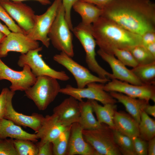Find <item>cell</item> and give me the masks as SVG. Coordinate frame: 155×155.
<instances>
[{
	"mask_svg": "<svg viewBox=\"0 0 155 155\" xmlns=\"http://www.w3.org/2000/svg\"><path fill=\"white\" fill-rule=\"evenodd\" d=\"M53 59L72 74L78 88L85 87L88 84L91 82L104 84L110 81L109 79H103L94 75L88 69L78 63L71 57L63 52H61L59 54L55 55Z\"/></svg>",
	"mask_w": 155,
	"mask_h": 155,
	"instance_id": "obj_10",
	"label": "cell"
},
{
	"mask_svg": "<svg viewBox=\"0 0 155 155\" xmlns=\"http://www.w3.org/2000/svg\"><path fill=\"white\" fill-rule=\"evenodd\" d=\"M61 88L57 79L43 75L37 77L34 84L25 92L40 111H44L55 100Z\"/></svg>",
	"mask_w": 155,
	"mask_h": 155,
	"instance_id": "obj_3",
	"label": "cell"
},
{
	"mask_svg": "<svg viewBox=\"0 0 155 155\" xmlns=\"http://www.w3.org/2000/svg\"><path fill=\"white\" fill-rule=\"evenodd\" d=\"M104 84L93 82L88 84L86 88H79L67 85L61 88L60 93L72 96L79 101L83 98L99 101L103 105L115 104L117 100L104 89Z\"/></svg>",
	"mask_w": 155,
	"mask_h": 155,
	"instance_id": "obj_8",
	"label": "cell"
},
{
	"mask_svg": "<svg viewBox=\"0 0 155 155\" xmlns=\"http://www.w3.org/2000/svg\"><path fill=\"white\" fill-rule=\"evenodd\" d=\"M36 144L38 148V155H53L52 142H47L42 144L37 142Z\"/></svg>",
	"mask_w": 155,
	"mask_h": 155,
	"instance_id": "obj_37",
	"label": "cell"
},
{
	"mask_svg": "<svg viewBox=\"0 0 155 155\" xmlns=\"http://www.w3.org/2000/svg\"><path fill=\"white\" fill-rule=\"evenodd\" d=\"M91 102L93 112L98 121L100 124H106L113 129H115L113 117L117 110V105L108 104L102 106L96 100H91Z\"/></svg>",
	"mask_w": 155,
	"mask_h": 155,
	"instance_id": "obj_25",
	"label": "cell"
},
{
	"mask_svg": "<svg viewBox=\"0 0 155 155\" xmlns=\"http://www.w3.org/2000/svg\"><path fill=\"white\" fill-rule=\"evenodd\" d=\"M78 0H62V4L65 11V18L71 31L73 27L71 19V10L74 4Z\"/></svg>",
	"mask_w": 155,
	"mask_h": 155,
	"instance_id": "obj_36",
	"label": "cell"
},
{
	"mask_svg": "<svg viewBox=\"0 0 155 155\" xmlns=\"http://www.w3.org/2000/svg\"><path fill=\"white\" fill-rule=\"evenodd\" d=\"M14 145L18 155H38L36 144L27 139H13Z\"/></svg>",
	"mask_w": 155,
	"mask_h": 155,
	"instance_id": "obj_30",
	"label": "cell"
},
{
	"mask_svg": "<svg viewBox=\"0 0 155 155\" xmlns=\"http://www.w3.org/2000/svg\"><path fill=\"white\" fill-rule=\"evenodd\" d=\"M8 0L10 1H16V2H22L24 1H26V0ZM36 1L38 2L41 4L46 5H49L51 4V2L50 0H32Z\"/></svg>",
	"mask_w": 155,
	"mask_h": 155,
	"instance_id": "obj_44",
	"label": "cell"
},
{
	"mask_svg": "<svg viewBox=\"0 0 155 155\" xmlns=\"http://www.w3.org/2000/svg\"><path fill=\"white\" fill-rule=\"evenodd\" d=\"M136 155H148V141L139 136L131 138Z\"/></svg>",
	"mask_w": 155,
	"mask_h": 155,
	"instance_id": "obj_35",
	"label": "cell"
},
{
	"mask_svg": "<svg viewBox=\"0 0 155 155\" xmlns=\"http://www.w3.org/2000/svg\"><path fill=\"white\" fill-rule=\"evenodd\" d=\"M71 31L65 18L64 9L62 3L48 36L55 48L72 57L74 53Z\"/></svg>",
	"mask_w": 155,
	"mask_h": 155,
	"instance_id": "obj_5",
	"label": "cell"
},
{
	"mask_svg": "<svg viewBox=\"0 0 155 155\" xmlns=\"http://www.w3.org/2000/svg\"><path fill=\"white\" fill-rule=\"evenodd\" d=\"M138 65H144L155 61V57L142 45L135 46L129 50Z\"/></svg>",
	"mask_w": 155,
	"mask_h": 155,
	"instance_id": "obj_31",
	"label": "cell"
},
{
	"mask_svg": "<svg viewBox=\"0 0 155 155\" xmlns=\"http://www.w3.org/2000/svg\"><path fill=\"white\" fill-rule=\"evenodd\" d=\"M104 89L107 92H120L132 98L155 102V85H137L113 79L104 84Z\"/></svg>",
	"mask_w": 155,
	"mask_h": 155,
	"instance_id": "obj_11",
	"label": "cell"
},
{
	"mask_svg": "<svg viewBox=\"0 0 155 155\" xmlns=\"http://www.w3.org/2000/svg\"><path fill=\"white\" fill-rule=\"evenodd\" d=\"M6 35L2 32L0 31V43L6 36Z\"/></svg>",
	"mask_w": 155,
	"mask_h": 155,
	"instance_id": "obj_46",
	"label": "cell"
},
{
	"mask_svg": "<svg viewBox=\"0 0 155 155\" xmlns=\"http://www.w3.org/2000/svg\"><path fill=\"white\" fill-rule=\"evenodd\" d=\"M42 49V46L39 47L26 53L21 54L19 57L18 65L20 67H23L25 65H28L36 77L46 75L62 81L68 80L70 77L65 72L56 70L46 63L42 55L39 53Z\"/></svg>",
	"mask_w": 155,
	"mask_h": 155,
	"instance_id": "obj_7",
	"label": "cell"
},
{
	"mask_svg": "<svg viewBox=\"0 0 155 155\" xmlns=\"http://www.w3.org/2000/svg\"><path fill=\"white\" fill-rule=\"evenodd\" d=\"M71 125L52 142L53 155H66Z\"/></svg>",
	"mask_w": 155,
	"mask_h": 155,
	"instance_id": "obj_29",
	"label": "cell"
},
{
	"mask_svg": "<svg viewBox=\"0 0 155 155\" xmlns=\"http://www.w3.org/2000/svg\"><path fill=\"white\" fill-rule=\"evenodd\" d=\"M69 127L62 124L54 114L46 115L38 132L36 133L38 139H40L38 142H52Z\"/></svg>",
	"mask_w": 155,
	"mask_h": 155,
	"instance_id": "obj_19",
	"label": "cell"
},
{
	"mask_svg": "<svg viewBox=\"0 0 155 155\" xmlns=\"http://www.w3.org/2000/svg\"><path fill=\"white\" fill-rule=\"evenodd\" d=\"M0 155H18L14 145L13 139L0 140Z\"/></svg>",
	"mask_w": 155,
	"mask_h": 155,
	"instance_id": "obj_34",
	"label": "cell"
},
{
	"mask_svg": "<svg viewBox=\"0 0 155 155\" xmlns=\"http://www.w3.org/2000/svg\"><path fill=\"white\" fill-rule=\"evenodd\" d=\"M0 31L4 33L6 35L9 34L11 32L8 28L6 26L0 22Z\"/></svg>",
	"mask_w": 155,
	"mask_h": 155,
	"instance_id": "obj_45",
	"label": "cell"
},
{
	"mask_svg": "<svg viewBox=\"0 0 155 155\" xmlns=\"http://www.w3.org/2000/svg\"><path fill=\"white\" fill-rule=\"evenodd\" d=\"M88 2L102 9L113 0H80Z\"/></svg>",
	"mask_w": 155,
	"mask_h": 155,
	"instance_id": "obj_40",
	"label": "cell"
},
{
	"mask_svg": "<svg viewBox=\"0 0 155 155\" xmlns=\"http://www.w3.org/2000/svg\"><path fill=\"white\" fill-rule=\"evenodd\" d=\"M79 104L80 113L78 123L83 130L94 129L100 127L103 123H100L94 116L91 100L79 101Z\"/></svg>",
	"mask_w": 155,
	"mask_h": 155,
	"instance_id": "obj_24",
	"label": "cell"
},
{
	"mask_svg": "<svg viewBox=\"0 0 155 155\" xmlns=\"http://www.w3.org/2000/svg\"><path fill=\"white\" fill-rule=\"evenodd\" d=\"M93 35L99 49L113 55L116 49L130 50L142 45L141 36L132 32L113 21L100 16L91 25Z\"/></svg>",
	"mask_w": 155,
	"mask_h": 155,
	"instance_id": "obj_2",
	"label": "cell"
},
{
	"mask_svg": "<svg viewBox=\"0 0 155 155\" xmlns=\"http://www.w3.org/2000/svg\"><path fill=\"white\" fill-rule=\"evenodd\" d=\"M102 9L101 16L132 32L155 31V4L150 0H113Z\"/></svg>",
	"mask_w": 155,
	"mask_h": 155,
	"instance_id": "obj_1",
	"label": "cell"
},
{
	"mask_svg": "<svg viewBox=\"0 0 155 155\" xmlns=\"http://www.w3.org/2000/svg\"><path fill=\"white\" fill-rule=\"evenodd\" d=\"M7 137L28 140L34 142H37L38 140L36 133H28L12 121L3 118L0 120V140Z\"/></svg>",
	"mask_w": 155,
	"mask_h": 155,
	"instance_id": "obj_20",
	"label": "cell"
},
{
	"mask_svg": "<svg viewBox=\"0 0 155 155\" xmlns=\"http://www.w3.org/2000/svg\"><path fill=\"white\" fill-rule=\"evenodd\" d=\"M97 53L104 61L109 65L112 71L113 79H116L137 85L144 84L133 73L128 69L114 55L108 54L100 49Z\"/></svg>",
	"mask_w": 155,
	"mask_h": 155,
	"instance_id": "obj_17",
	"label": "cell"
},
{
	"mask_svg": "<svg viewBox=\"0 0 155 155\" xmlns=\"http://www.w3.org/2000/svg\"><path fill=\"white\" fill-rule=\"evenodd\" d=\"M85 140L100 155H121L114 140L113 129L102 124L100 127L92 130H83Z\"/></svg>",
	"mask_w": 155,
	"mask_h": 155,
	"instance_id": "obj_6",
	"label": "cell"
},
{
	"mask_svg": "<svg viewBox=\"0 0 155 155\" xmlns=\"http://www.w3.org/2000/svg\"><path fill=\"white\" fill-rule=\"evenodd\" d=\"M83 130L78 122L71 125L66 155H100L85 140Z\"/></svg>",
	"mask_w": 155,
	"mask_h": 155,
	"instance_id": "obj_16",
	"label": "cell"
},
{
	"mask_svg": "<svg viewBox=\"0 0 155 155\" xmlns=\"http://www.w3.org/2000/svg\"><path fill=\"white\" fill-rule=\"evenodd\" d=\"M144 111L148 115H150L154 117H155V105L147 104L144 108Z\"/></svg>",
	"mask_w": 155,
	"mask_h": 155,
	"instance_id": "obj_42",
	"label": "cell"
},
{
	"mask_svg": "<svg viewBox=\"0 0 155 155\" xmlns=\"http://www.w3.org/2000/svg\"><path fill=\"white\" fill-rule=\"evenodd\" d=\"M9 89L6 88H3L0 94V120L4 118Z\"/></svg>",
	"mask_w": 155,
	"mask_h": 155,
	"instance_id": "obj_38",
	"label": "cell"
},
{
	"mask_svg": "<svg viewBox=\"0 0 155 155\" xmlns=\"http://www.w3.org/2000/svg\"><path fill=\"white\" fill-rule=\"evenodd\" d=\"M148 155H155V137L148 141Z\"/></svg>",
	"mask_w": 155,
	"mask_h": 155,
	"instance_id": "obj_41",
	"label": "cell"
},
{
	"mask_svg": "<svg viewBox=\"0 0 155 155\" xmlns=\"http://www.w3.org/2000/svg\"><path fill=\"white\" fill-rule=\"evenodd\" d=\"M80 113L79 101L71 96L65 98L53 109V114L62 124L66 127L78 123Z\"/></svg>",
	"mask_w": 155,
	"mask_h": 155,
	"instance_id": "obj_18",
	"label": "cell"
},
{
	"mask_svg": "<svg viewBox=\"0 0 155 155\" xmlns=\"http://www.w3.org/2000/svg\"><path fill=\"white\" fill-rule=\"evenodd\" d=\"M91 25H86L81 22L73 28L72 31L84 49L86 53V62L89 69L101 78L111 79L113 78L112 74L102 67L96 60V44L92 34Z\"/></svg>",
	"mask_w": 155,
	"mask_h": 155,
	"instance_id": "obj_4",
	"label": "cell"
},
{
	"mask_svg": "<svg viewBox=\"0 0 155 155\" xmlns=\"http://www.w3.org/2000/svg\"><path fill=\"white\" fill-rule=\"evenodd\" d=\"M144 47L150 53L155 57V42L149 44Z\"/></svg>",
	"mask_w": 155,
	"mask_h": 155,
	"instance_id": "obj_43",
	"label": "cell"
},
{
	"mask_svg": "<svg viewBox=\"0 0 155 155\" xmlns=\"http://www.w3.org/2000/svg\"><path fill=\"white\" fill-rule=\"evenodd\" d=\"M142 36V45L144 46L155 42V31H149L144 33Z\"/></svg>",
	"mask_w": 155,
	"mask_h": 155,
	"instance_id": "obj_39",
	"label": "cell"
},
{
	"mask_svg": "<svg viewBox=\"0 0 155 155\" xmlns=\"http://www.w3.org/2000/svg\"><path fill=\"white\" fill-rule=\"evenodd\" d=\"M113 130L115 141L121 154L136 155L132 139L116 129Z\"/></svg>",
	"mask_w": 155,
	"mask_h": 155,
	"instance_id": "obj_28",
	"label": "cell"
},
{
	"mask_svg": "<svg viewBox=\"0 0 155 155\" xmlns=\"http://www.w3.org/2000/svg\"><path fill=\"white\" fill-rule=\"evenodd\" d=\"M82 18V22L86 25H91L101 16L102 9L90 3L79 0L72 7Z\"/></svg>",
	"mask_w": 155,
	"mask_h": 155,
	"instance_id": "obj_23",
	"label": "cell"
},
{
	"mask_svg": "<svg viewBox=\"0 0 155 155\" xmlns=\"http://www.w3.org/2000/svg\"><path fill=\"white\" fill-rule=\"evenodd\" d=\"M113 121L115 129L131 138L139 136V123L129 114L116 111Z\"/></svg>",
	"mask_w": 155,
	"mask_h": 155,
	"instance_id": "obj_22",
	"label": "cell"
},
{
	"mask_svg": "<svg viewBox=\"0 0 155 155\" xmlns=\"http://www.w3.org/2000/svg\"><path fill=\"white\" fill-rule=\"evenodd\" d=\"M109 92L113 98L123 105L129 114L139 123L141 112L149 104V102L132 98L120 92Z\"/></svg>",
	"mask_w": 155,
	"mask_h": 155,
	"instance_id": "obj_21",
	"label": "cell"
},
{
	"mask_svg": "<svg viewBox=\"0 0 155 155\" xmlns=\"http://www.w3.org/2000/svg\"><path fill=\"white\" fill-rule=\"evenodd\" d=\"M113 54L125 66L134 68L138 65L136 61L129 50L116 49L114 50Z\"/></svg>",
	"mask_w": 155,
	"mask_h": 155,
	"instance_id": "obj_32",
	"label": "cell"
},
{
	"mask_svg": "<svg viewBox=\"0 0 155 155\" xmlns=\"http://www.w3.org/2000/svg\"><path fill=\"white\" fill-rule=\"evenodd\" d=\"M0 3L26 34L34 24L36 15L32 9L22 2L0 0Z\"/></svg>",
	"mask_w": 155,
	"mask_h": 155,
	"instance_id": "obj_13",
	"label": "cell"
},
{
	"mask_svg": "<svg viewBox=\"0 0 155 155\" xmlns=\"http://www.w3.org/2000/svg\"><path fill=\"white\" fill-rule=\"evenodd\" d=\"M61 3L62 0H54L44 13L36 15L34 26L26 34L28 37L40 41L46 47H49L50 41L48 34Z\"/></svg>",
	"mask_w": 155,
	"mask_h": 155,
	"instance_id": "obj_9",
	"label": "cell"
},
{
	"mask_svg": "<svg viewBox=\"0 0 155 155\" xmlns=\"http://www.w3.org/2000/svg\"><path fill=\"white\" fill-rule=\"evenodd\" d=\"M131 70L144 84H155V61L144 65H138Z\"/></svg>",
	"mask_w": 155,
	"mask_h": 155,
	"instance_id": "obj_26",
	"label": "cell"
},
{
	"mask_svg": "<svg viewBox=\"0 0 155 155\" xmlns=\"http://www.w3.org/2000/svg\"><path fill=\"white\" fill-rule=\"evenodd\" d=\"M15 92L9 89L4 118L10 120L20 126L28 127L37 133L40 129L44 117L42 115L33 113L27 115L17 112L14 108L12 100Z\"/></svg>",
	"mask_w": 155,
	"mask_h": 155,
	"instance_id": "obj_15",
	"label": "cell"
},
{
	"mask_svg": "<svg viewBox=\"0 0 155 155\" xmlns=\"http://www.w3.org/2000/svg\"><path fill=\"white\" fill-rule=\"evenodd\" d=\"M39 47L37 41L30 38L26 34L11 32L0 43V57H6L10 51L25 54Z\"/></svg>",
	"mask_w": 155,
	"mask_h": 155,
	"instance_id": "obj_14",
	"label": "cell"
},
{
	"mask_svg": "<svg viewBox=\"0 0 155 155\" xmlns=\"http://www.w3.org/2000/svg\"><path fill=\"white\" fill-rule=\"evenodd\" d=\"M20 71L14 70L6 65L0 57V80H7L11 83L10 90L25 91L33 85L36 78L32 73L30 67L25 65Z\"/></svg>",
	"mask_w": 155,
	"mask_h": 155,
	"instance_id": "obj_12",
	"label": "cell"
},
{
	"mask_svg": "<svg viewBox=\"0 0 155 155\" xmlns=\"http://www.w3.org/2000/svg\"><path fill=\"white\" fill-rule=\"evenodd\" d=\"M0 19L5 23L11 32L26 34L18 25L15 23L13 19L0 3Z\"/></svg>",
	"mask_w": 155,
	"mask_h": 155,
	"instance_id": "obj_33",
	"label": "cell"
},
{
	"mask_svg": "<svg viewBox=\"0 0 155 155\" xmlns=\"http://www.w3.org/2000/svg\"><path fill=\"white\" fill-rule=\"evenodd\" d=\"M139 129V137L144 140L148 141L155 137V120L150 117L144 110L141 113Z\"/></svg>",
	"mask_w": 155,
	"mask_h": 155,
	"instance_id": "obj_27",
	"label": "cell"
}]
</instances>
